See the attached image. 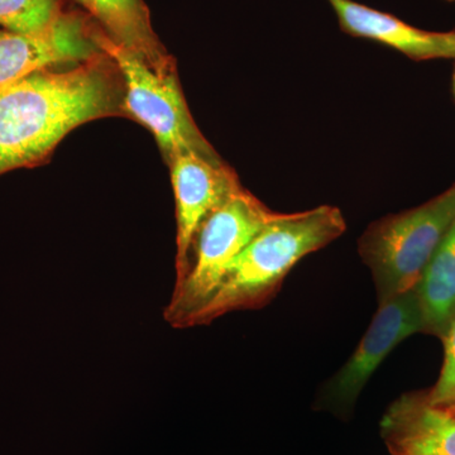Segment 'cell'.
I'll use <instances>...</instances> for the list:
<instances>
[{
  "label": "cell",
  "instance_id": "cell-1",
  "mask_svg": "<svg viewBox=\"0 0 455 455\" xmlns=\"http://www.w3.org/2000/svg\"><path fill=\"white\" fill-rule=\"evenodd\" d=\"M121 71L103 51L66 71L44 68L0 92V176L46 163L84 123L127 116Z\"/></svg>",
  "mask_w": 455,
  "mask_h": 455
},
{
  "label": "cell",
  "instance_id": "cell-2",
  "mask_svg": "<svg viewBox=\"0 0 455 455\" xmlns=\"http://www.w3.org/2000/svg\"><path fill=\"white\" fill-rule=\"evenodd\" d=\"M346 229L343 214L331 205L289 214L275 212L233 260L194 326L209 325L232 311L266 307L304 257L331 243Z\"/></svg>",
  "mask_w": 455,
  "mask_h": 455
},
{
  "label": "cell",
  "instance_id": "cell-3",
  "mask_svg": "<svg viewBox=\"0 0 455 455\" xmlns=\"http://www.w3.org/2000/svg\"><path fill=\"white\" fill-rule=\"evenodd\" d=\"M275 212L242 188L203 221L194 239L187 272L176 281L164 307V320L172 328H193L233 260Z\"/></svg>",
  "mask_w": 455,
  "mask_h": 455
},
{
  "label": "cell",
  "instance_id": "cell-4",
  "mask_svg": "<svg viewBox=\"0 0 455 455\" xmlns=\"http://www.w3.org/2000/svg\"><path fill=\"white\" fill-rule=\"evenodd\" d=\"M455 223V184L429 202L374 221L358 242L379 302L415 289Z\"/></svg>",
  "mask_w": 455,
  "mask_h": 455
},
{
  "label": "cell",
  "instance_id": "cell-5",
  "mask_svg": "<svg viewBox=\"0 0 455 455\" xmlns=\"http://www.w3.org/2000/svg\"><path fill=\"white\" fill-rule=\"evenodd\" d=\"M92 37L121 71L127 116L154 133L164 160L176 154H194L212 164H224L188 112L178 73H158L145 60L108 37L94 20Z\"/></svg>",
  "mask_w": 455,
  "mask_h": 455
},
{
  "label": "cell",
  "instance_id": "cell-6",
  "mask_svg": "<svg viewBox=\"0 0 455 455\" xmlns=\"http://www.w3.org/2000/svg\"><path fill=\"white\" fill-rule=\"evenodd\" d=\"M418 333L425 334V325L415 289L379 302V310L357 348L326 382L320 396L323 405L341 412L352 409L368 379L392 350Z\"/></svg>",
  "mask_w": 455,
  "mask_h": 455
},
{
  "label": "cell",
  "instance_id": "cell-7",
  "mask_svg": "<svg viewBox=\"0 0 455 455\" xmlns=\"http://www.w3.org/2000/svg\"><path fill=\"white\" fill-rule=\"evenodd\" d=\"M100 51L92 37V20L85 12H66L52 28L40 35L0 29V92L33 73L82 64Z\"/></svg>",
  "mask_w": 455,
  "mask_h": 455
},
{
  "label": "cell",
  "instance_id": "cell-8",
  "mask_svg": "<svg viewBox=\"0 0 455 455\" xmlns=\"http://www.w3.org/2000/svg\"><path fill=\"white\" fill-rule=\"evenodd\" d=\"M167 163L176 200L179 281L187 272L194 239L203 221L243 187L227 164H212L194 154H176Z\"/></svg>",
  "mask_w": 455,
  "mask_h": 455
},
{
  "label": "cell",
  "instance_id": "cell-9",
  "mask_svg": "<svg viewBox=\"0 0 455 455\" xmlns=\"http://www.w3.org/2000/svg\"><path fill=\"white\" fill-rule=\"evenodd\" d=\"M341 31L353 37L379 42L414 61L455 60V31L433 32L418 28L355 0H328Z\"/></svg>",
  "mask_w": 455,
  "mask_h": 455
},
{
  "label": "cell",
  "instance_id": "cell-10",
  "mask_svg": "<svg viewBox=\"0 0 455 455\" xmlns=\"http://www.w3.org/2000/svg\"><path fill=\"white\" fill-rule=\"evenodd\" d=\"M391 455H455V414L431 405L424 391L398 397L383 415Z\"/></svg>",
  "mask_w": 455,
  "mask_h": 455
},
{
  "label": "cell",
  "instance_id": "cell-11",
  "mask_svg": "<svg viewBox=\"0 0 455 455\" xmlns=\"http://www.w3.org/2000/svg\"><path fill=\"white\" fill-rule=\"evenodd\" d=\"M114 42L158 73L175 74V60L161 44L145 0H74Z\"/></svg>",
  "mask_w": 455,
  "mask_h": 455
},
{
  "label": "cell",
  "instance_id": "cell-12",
  "mask_svg": "<svg viewBox=\"0 0 455 455\" xmlns=\"http://www.w3.org/2000/svg\"><path fill=\"white\" fill-rule=\"evenodd\" d=\"M425 334L443 339L455 316V223L431 257L415 286Z\"/></svg>",
  "mask_w": 455,
  "mask_h": 455
},
{
  "label": "cell",
  "instance_id": "cell-13",
  "mask_svg": "<svg viewBox=\"0 0 455 455\" xmlns=\"http://www.w3.org/2000/svg\"><path fill=\"white\" fill-rule=\"evenodd\" d=\"M68 12L64 0H0V28L20 35H40Z\"/></svg>",
  "mask_w": 455,
  "mask_h": 455
},
{
  "label": "cell",
  "instance_id": "cell-14",
  "mask_svg": "<svg viewBox=\"0 0 455 455\" xmlns=\"http://www.w3.org/2000/svg\"><path fill=\"white\" fill-rule=\"evenodd\" d=\"M444 362L438 381L429 390L424 391L431 405L443 407L455 414V316L443 337Z\"/></svg>",
  "mask_w": 455,
  "mask_h": 455
},
{
  "label": "cell",
  "instance_id": "cell-15",
  "mask_svg": "<svg viewBox=\"0 0 455 455\" xmlns=\"http://www.w3.org/2000/svg\"><path fill=\"white\" fill-rule=\"evenodd\" d=\"M453 92H454V97H455V70L453 75Z\"/></svg>",
  "mask_w": 455,
  "mask_h": 455
},
{
  "label": "cell",
  "instance_id": "cell-16",
  "mask_svg": "<svg viewBox=\"0 0 455 455\" xmlns=\"http://www.w3.org/2000/svg\"><path fill=\"white\" fill-rule=\"evenodd\" d=\"M445 2H451V3H453V2H455V0H445Z\"/></svg>",
  "mask_w": 455,
  "mask_h": 455
}]
</instances>
